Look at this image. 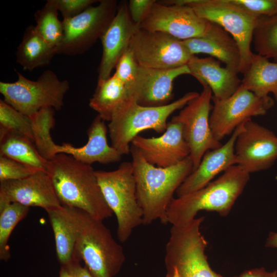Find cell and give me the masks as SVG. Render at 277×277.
I'll return each instance as SVG.
<instances>
[{
	"label": "cell",
	"instance_id": "6da1fadb",
	"mask_svg": "<svg viewBox=\"0 0 277 277\" xmlns=\"http://www.w3.org/2000/svg\"><path fill=\"white\" fill-rule=\"evenodd\" d=\"M130 153L137 201L143 212V225L150 224L157 220L167 224L166 212L174 199L173 194L193 171L190 157L174 166L161 168L147 162L132 145Z\"/></svg>",
	"mask_w": 277,
	"mask_h": 277
},
{
	"label": "cell",
	"instance_id": "7a4b0ae2",
	"mask_svg": "<svg viewBox=\"0 0 277 277\" xmlns=\"http://www.w3.org/2000/svg\"><path fill=\"white\" fill-rule=\"evenodd\" d=\"M46 171L62 206L82 210L102 221L112 215L95 170L91 165L79 162L71 155L58 153L48 161Z\"/></svg>",
	"mask_w": 277,
	"mask_h": 277
},
{
	"label": "cell",
	"instance_id": "3957f363",
	"mask_svg": "<svg viewBox=\"0 0 277 277\" xmlns=\"http://www.w3.org/2000/svg\"><path fill=\"white\" fill-rule=\"evenodd\" d=\"M63 213L75 237L76 256L85 264L93 277H114L126 259L123 247L103 221L74 208L63 206Z\"/></svg>",
	"mask_w": 277,
	"mask_h": 277
},
{
	"label": "cell",
	"instance_id": "277c9868",
	"mask_svg": "<svg viewBox=\"0 0 277 277\" xmlns=\"http://www.w3.org/2000/svg\"><path fill=\"white\" fill-rule=\"evenodd\" d=\"M249 174L235 165L202 188L174 198L167 210L168 223L174 226L185 225L195 218L201 210L227 215L249 180Z\"/></svg>",
	"mask_w": 277,
	"mask_h": 277
},
{
	"label": "cell",
	"instance_id": "5b68a950",
	"mask_svg": "<svg viewBox=\"0 0 277 277\" xmlns=\"http://www.w3.org/2000/svg\"><path fill=\"white\" fill-rule=\"evenodd\" d=\"M199 95L189 92L171 103L156 107L141 106L130 97L114 111L108 124L111 146L123 155L129 154L130 144L140 132L152 129L164 133L169 116Z\"/></svg>",
	"mask_w": 277,
	"mask_h": 277
},
{
	"label": "cell",
	"instance_id": "8992f818",
	"mask_svg": "<svg viewBox=\"0 0 277 277\" xmlns=\"http://www.w3.org/2000/svg\"><path fill=\"white\" fill-rule=\"evenodd\" d=\"M95 174L104 199L116 216L117 239L125 243L133 230L143 224L132 162H124L112 171L95 170Z\"/></svg>",
	"mask_w": 277,
	"mask_h": 277
},
{
	"label": "cell",
	"instance_id": "52a82bcc",
	"mask_svg": "<svg viewBox=\"0 0 277 277\" xmlns=\"http://www.w3.org/2000/svg\"><path fill=\"white\" fill-rule=\"evenodd\" d=\"M16 71L14 82H0L4 101L21 113L31 116L45 108L61 110L70 88L69 82L60 80L52 70H45L36 81L30 80Z\"/></svg>",
	"mask_w": 277,
	"mask_h": 277
},
{
	"label": "cell",
	"instance_id": "ba28073f",
	"mask_svg": "<svg viewBox=\"0 0 277 277\" xmlns=\"http://www.w3.org/2000/svg\"><path fill=\"white\" fill-rule=\"evenodd\" d=\"M204 220L203 216L195 217L183 225H172L165 249L166 272L175 268L180 277H224L208 262L207 243L200 232Z\"/></svg>",
	"mask_w": 277,
	"mask_h": 277
},
{
	"label": "cell",
	"instance_id": "9c48e42d",
	"mask_svg": "<svg viewBox=\"0 0 277 277\" xmlns=\"http://www.w3.org/2000/svg\"><path fill=\"white\" fill-rule=\"evenodd\" d=\"M169 3L191 6L201 17L219 25L236 41L241 54L239 73L248 68L253 52V34L259 17L232 3L230 0H170Z\"/></svg>",
	"mask_w": 277,
	"mask_h": 277
},
{
	"label": "cell",
	"instance_id": "30bf717a",
	"mask_svg": "<svg viewBox=\"0 0 277 277\" xmlns=\"http://www.w3.org/2000/svg\"><path fill=\"white\" fill-rule=\"evenodd\" d=\"M118 8L115 0H101L81 14L63 20L64 35L57 54L74 56L88 50L101 39L114 17Z\"/></svg>",
	"mask_w": 277,
	"mask_h": 277
},
{
	"label": "cell",
	"instance_id": "8fae6325",
	"mask_svg": "<svg viewBox=\"0 0 277 277\" xmlns=\"http://www.w3.org/2000/svg\"><path fill=\"white\" fill-rule=\"evenodd\" d=\"M199 96L190 101L171 120L180 123L184 137L188 145L194 171L199 166L205 153L221 147L212 132L210 112L212 93L206 85Z\"/></svg>",
	"mask_w": 277,
	"mask_h": 277
},
{
	"label": "cell",
	"instance_id": "7c38bea8",
	"mask_svg": "<svg viewBox=\"0 0 277 277\" xmlns=\"http://www.w3.org/2000/svg\"><path fill=\"white\" fill-rule=\"evenodd\" d=\"M137 64L157 69H171L187 65L193 55L183 41L159 31L136 30L129 47Z\"/></svg>",
	"mask_w": 277,
	"mask_h": 277
},
{
	"label": "cell",
	"instance_id": "4fadbf2b",
	"mask_svg": "<svg viewBox=\"0 0 277 277\" xmlns=\"http://www.w3.org/2000/svg\"><path fill=\"white\" fill-rule=\"evenodd\" d=\"M212 101L210 126L214 138L220 142L251 117L265 114L274 104L269 95L260 97L240 87L227 98L217 100L212 97Z\"/></svg>",
	"mask_w": 277,
	"mask_h": 277
},
{
	"label": "cell",
	"instance_id": "5bb4252c",
	"mask_svg": "<svg viewBox=\"0 0 277 277\" xmlns=\"http://www.w3.org/2000/svg\"><path fill=\"white\" fill-rule=\"evenodd\" d=\"M210 24L189 5H165L156 1L139 28L185 41L204 35Z\"/></svg>",
	"mask_w": 277,
	"mask_h": 277
},
{
	"label": "cell",
	"instance_id": "9a60e30c",
	"mask_svg": "<svg viewBox=\"0 0 277 277\" xmlns=\"http://www.w3.org/2000/svg\"><path fill=\"white\" fill-rule=\"evenodd\" d=\"M234 149L236 165L246 172L266 170L277 159V136L250 118L244 123Z\"/></svg>",
	"mask_w": 277,
	"mask_h": 277
},
{
	"label": "cell",
	"instance_id": "2e32d148",
	"mask_svg": "<svg viewBox=\"0 0 277 277\" xmlns=\"http://www.w3.org/2000/svg\"><path fill=\"white\" fill-rule=\"evenodd\" d=\"M10 203L39 207L46 211L62 207L51 178L45 170L22 179L0 182V205Z\"/></svg>",
	"mask_w": 277,
	"mask_h": 277
},
{
	"label": "cell",
	"instance_id": "e0dca14e",
	"mask_svg": "<svg viewBox=\"0 0 277 277\" xmlns=\"http://www.w3.org/2000/svg\"><path fill=\"white\" fill-rule=\"evenodd\" d=\"M131 144L140 151L147 162L158 167L174 166L190 155L182 125L172 120L168 122L166 130L161 136L145 137L138 135Z\"/></svg>",
	"mask_w": 277,
	"mask_h": 277
},
{
	"label": "cell",
	"instance_id": "ac0fdd59",
	"mask_svg": "<svg viewBox=\"0 0 277 277\" xmlns=\"http://www.w3.org/2000/svg\"><path fill=\"white\" fill-rule=\"evenodd\" d=\"M137 27L132 22L128 4L121 2L116 13L101 38L103 53L98 67L97 82L106 80L123 55L129 49Z\"/></svg>",
	"mask_w": 277,
	"mask_h": 277
},
{
	"label": "cell",
	"instance_id": "d6986e66",
	"mask_svg": "<svg viewBox=\"0 0 277 277\" xmlns=\"http://www.w3.org/2000/svg\"><path fill=\"white\" fill-rule=\"evenodd\" d=\"M190 75L187 65L171 69H157L138 65L130 95L140 105H165L173 97V83L177 77Z\"/></svg>",
	"mask_w": 277,
	"mask_h": 277
},
{
	"label": "cell",
	"instance_id": "ffe728a7",
	"mask_svg": "<svg viewBox=\"0 0 277 277\" xmlns=\"http://www.w3.org/2000/svg\"><path fill=\"white\" fill-rule=\"evenodd\" d=\"M243 124L235 129L224 145L205 153L199 166L177 189V197L202 188L211 182L217 174L236 165L235 144L239 134L243 129Z\"/></svg>",
	"mask_w": 277,
	"mask_h": 277
},
{
	"label": "cell",
	"instance_id": "44dd1931",
	"mask_svg": "<svg viewBox=\"0 0 277 277\" xmlns=\"http://www.w3.org/2000/svg\"><path fill=\"white\" fill-rule=\"evenodd\" d=\"M87 133L88 139L85 145L80 147L68 143L56 145V154L71 155L77 161L90 165L94 163L108 164L121 161L123 155L108 144L107 128L100 116L97 115L93 119Z\"/></svg>",
	"mask_w": 277,
	"mask_h": 277
},
{
	"label": "cell",
	"instance_id": "7402d4cb",
	"mask_svg": "<svg viewBox=\"0 0 277 277\" xmlns=\"http://www.w3.org/2000/svg\"><path fill=\"white\" fill-rule=\"evenodd\" d=\"M183 42L192 55L208 54L224 63L227 68L239 73L241 54L239 46L233 37L219 25L210 22L204 35Z\"/></svg>",
	"mask_w": 277,
	"mask_h": 277
},
{
	"label": "cell",
	"instance_id": "603a6c76",
	"mask_svg": "<svg viewBox=\"0 0 277 277\" xmlns=\"http://www.w3.org/2000/svg\"><path fill=\"white\" fill-rule=\"evenodd\" d=\"M190 75L202 85L211 90L212 97L223 100L232 95L239 88L241 80L238 73L220 65L212 57L200 58L193 55L187 64Z\"/></svg>",
	"mask_w": 277,
	"mask_h": 277
},
{
	"label": "cell",
	"instance_id": "cb8c5ba5",
	"mask_svg": "<svg viewBox=\"0 0 277 277\" xmlns=\"http://www.w3.org/2000/svg\"><path fill=\"white\" fill-rule=\"evenodd\" d=\"M243 75L240 87L260 97L272 93L277 101V63L253 53L250 64Z\"/></svg>",
	"mask_w": 277,
	"mask_h": 277
},
{
	"label": "cell",
	"instance_id": "d4e9b609",
	"mask_svg": "<svg viewBox=\"0 0 277 277\" xmlns=\"http://www.w3.org/2000/svg\"><path fill=\"white\" fill-rule=\"evenodd\" d=\"M56 54L37 32L35 26H28L16 53V62L25 70H33L49 64Z\"/></svg>",
	"mask_w": 277,
	"mask_h": 277
},
{
	"label": "cell",
	"instance_id": "484cf974",
	"mask_svg": "<svg viewBox=\"0 0 277 277\" xmlns=\"http://www.w3.org/2000/svg\"><path fill=\"white\" fill-rule=\"evenodd\" d=\"M130 97L127 88L113 74L105 81L97 82L89 105L103 120L110 122L114 111Z\"/></svg>",
	"mask_w": 277,
	"mask_h": 277
},
{
	"label": "cell",
	"instance_id": "4316f807",
	"mask_svg": "<svg viewBox=\"0 0 277 277\" xmlns=\"http://www.w3.org/2000/svg\"><path fill=\"white\" fill-rule=\"evenodd\" d=\"M0 156L46 171L48 161L39 154L32 141L21 135L7 133L0 136Z\"/></svg>",
	"mask_w": 277,
	"mask_h": 277
},
{
	"label": "cell",
	"instance_id": "83f0119b",
	"mask_svg": "<svg viewBox=\"0 0 277 277\" xmlns=\"http://www.w3.org/2000/svg\"><path fill=\"white\" fill-rule=\"evenodd\" d=\"M62 208L46 212L53 231L58 260L61 266H66L78 259L75 253V234Z\"/></svg>",
	"mask_w": 277,
	"mask_h": 277
},
{
	"label": "cell",
	"instance_id": "f1b7e54d",
	"mask_svg": "<svg viewBox=\"0 0 277 277\" xmlns=\"http://www.w3.org/2000/svg\"><path fill=\"white\" fill-rule=\"evenodd\" d=\"M34 144L39 154L50 161L57 154L56 144L51 136V131L55 124L54 109L45 108L31 116Z\"/></svg>",
	"mask_w": 277,
	"mask_h": 277
},
{
	"label": "cell",
	"instance_id": "f546056e",
	"mask_svg": "<svg viewBox=\"0 0 277 277\" xmlns=\"http://www.w3.org/2000/svg\"><path fill=\"white\" fill-rule=\"evenodd\" d=\"M58 12L54 1L48 0L34 14L37 32L48 44L56 51L64 35L63 24L58 19Z\"/></svg>",
	"mask_w": 277,
	"mask_h": 277
},
{
	"label": "cell",
	"instance_id": "4dcf8cb0",
	"mask_svg": "<svg viewBox=\"0 0 277 277\" xmlns=\"http://www.w3.org/2000/svg\"><path fill=\"white\" fill-rule=\"evenodd\" d=\"M252 44L256 54L277 63V13L259 17Z\"/></svg>",
	"mask_w": 277,
	"mask_h": 277
},
{
	"label": "cell",
	"instance_id": "1f68e13d",
	"mask_svg": "<svg viewBox=\"0 0 277 277\" xmlns=\"http://www.w3.org/2000/svg\"><path fill=\"white\" fill-rule=\"evenodd\" d=\"M29 207L17 203L0 205V259L7 262L11 256L8 241L16 225L28 214Z\"/></svg>",
	"mask_w": 277,
	"mask_h": 277
},
{
	"label": "cell",
	"instance_id": "d6a6232c",
	"mask_svg": "<svg viewBox=\"0 0 277 277\" xmlns=\"http://www.w3.org/2000/svg\"><path fill=\"white\" fill-rule=\"evenodd\" d=\"M7 133L21 135L33 142L31 120L30 116L16 110L0 100V136Z\"/></svg>",
	"mask_w": 277,
	"mask_h": 277
},
{
	"label": "cell",
	"instance_id": "836d02e7",
	"mask_svg": "<svg viewBox=\"0 0 277 277\" xmlns=\"http://www.w3.org/2000/svg\"><path fill=\"white\" fill-rule=\"evenodd\" d=\"M138 68V65L129 48L118 62L114 74L126 86L130 94L136 80Z\"/></svg>",
	"mask_w": 277,
	"mask_h": 277
},
{
	"label": "cell",
	"instance_id": "e575fe53",
	"mask_svg": "<svg viewBox=\"0 0 277 277\" xmlns=\"http://www.w3.org/2000/svg\"><path fill=\"white\" fill-rule=\"evenodd\" d=\"M40 170L11 159L0 156V182L22 179Z\"/></svg>",
	"mask_w": 277,
	"mask_h": 277
},
{
	"label": "cell",
	"instance_id": "d590c367",
	"mask_svg": "<svg viewBox=\"0 0 277 277\" xmlns=\"http://www.w3.org/2000/svg\"><path fill=\"white\" fill-rule=\"evenodd\" d=\"M234 4L258 17L277 13V0H230Z\"/></svg>",
	"mask_w": 277,
	"mask_h": 277
},
{
	"label": "cell",
	"instance_id": "8d00e7d4",
	"mask_svg": "<svg viewBox=\"0 0 277 277\" xmlns=\"http://www.w3.org/2000/svg\"><path fill=\"white\" fill-rule=\"evenodd\" d=\"M63 19L78 15L95 3L96 0H54Z\"/></svg>",
	"mask_w": 277,
	"mask_h": 277
},
{
	"label": "cell",
	"instance_id": "74e56055",
	"mask_svg": "<svg viewBox=\"0 0 277 277\" xmlns=\"http://www.w3.org/2000/svg\"><path fill=\"white\" fill-rule=\"evenodd\" d=\"M155 0H130L128 5V11L133 23L140 27L141 24L149 14Z\"/></svg>",
	"mask_w": 277,
	"mask_h": 277
},
{
	"label": "cell",
	"instance_id": "f35d334b",
	"mask_svg": "<svg viewBox=\"0 0 277 277\" xmlns=\"http://www.w3.org/2000/svg\"><path fill=\"white\" fill-rule=\"evenodd\" d=\"M80 260H75L64 267L73 277H93L86 266H82Z\"/></svg>",
	"mask_w": 277,
	"mask_h": 277
},
{
	"label": "cell",
	"instance_id": "ab89813d",
	"mask_svg": "<svg viewBox=\"0 0 277 277\" xmlns=\"http://www.w3.org/2000/svg\"><path fill=\"white\" fill-rule=\"evenodd\" d=\"M235 277H277V270L268 271L263 267L254 268L246 270Z\"/></svg>",
	"mask_w": 277,
	"mask_h": 277
},
{
	"label": "cell",
	"instance_id": "60d3db41",
	"mask_svg": "<svg viewBox=\"0 0 277 277\" xmlns=\"http://www.w3.org/2000/svg\"><path fill=\"white\" fill-rule=\"evenodd\" d=\"M265 246L277 249V232L269 233L266 239Z\"/></svg>",
	"mask_w": 277,
	"mask_h": 277
},
{
	"label": "cell",
	"instance_id": "b9f144b4",
	"mask_svg": "<svg viewBox=\"0 0 277 277\" xmlns=\"http://www.w3.org/2000/svg\"><path fill=\"white\" fill-rule=\"evenodd\" d=\"M58 277H73L63 267H61Z\"/></svg>",
	"mask_w": 277,
	"mask_h": 277
},
{
	"label": "cell",
	"instance_id": "7bdbcfd3",
	"mask_svg": "<svg viewBox=\"0 0 277 277\" xmlns=\"http://www.w3.org/2000/svg\"><path fill=\"white\" fill-rule=\"evenodd\" d=\"M166 277H180L175 268H173L170 271H167Z\"/></svg>",
	"mask_w": 277,
	"mask_h": 277
}]
</instances>
